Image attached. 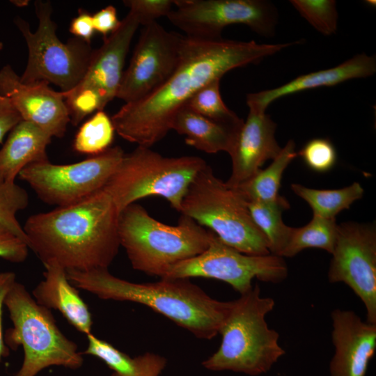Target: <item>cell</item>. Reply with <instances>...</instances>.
Listing matches in <instances>:
<instances>
[{
  "mask_svg": "<svg viewBox=\"0 0 376 376\" xmlns=\"http://www.w3.org/2000/svg\"><path fill=\"white\" fill-rule=\"evenodd\" d=\"M294 43L258 44L184 36L178 66L156 90L111 118L123 139L150 148L171 130L178 111L202 88L236 68L260 61Z\"/></svg>",
  "mask_w": 376,
  "mask_h": 376,
  "instance_id": "6da1fadb",
  "label": "cell"
},
{
  "mask_svg": "<svg viewBox=\"0 0 376 376\" xmlns=\"http://www.w3.org/2000/svg\"><path fill=\"white\" fill-rule=\"evenodd\" d=\"M119 211L103 189L75 204L31 215L22 226L44 265L66 271L108 269L120 246Z\"/></svg>",
  "mask_w": 376,
  "mask_h": 376,
  "instance_id": "7a4b0ae2",
  "label": "cell"
},
{
  "mask_svg": "<svg viewBox=\"0 0 376 376\" xmlns=\"http://www.w3.org/2000/svg\"><path fill=\"white\" fill-rule=\"evenodd\" d=\"M67 276L77 289L102 299L146 306L201 339L210 340L219 334L232 304L210 297L189 279L134 283L113 276L108 269L68 270Z\"/></svg>",
  "mask_w": 376,
  "mask_h": 376,
  "instance_id": "3957f363",
  "label": "cell"
},
{
  "mask_svg": "<svg viewBox=\"0 0 376 376\" xmlns=\"http://www.w3.org/2000/svg\"><path fill=\"white\" fill-rule=\"evenodd\" d=\"M274 306L272 298L260 296L258 285L232 301L219 331L221 335L220 346L203 361V367L251 376L267 373L285 354L279 343V334L270 329L265 320Z\"/></svg>",
  "mask_w": 376,
  "mask_h": 376,
  "instance_id": "277c9868",
  "label": "cell"
},
{
  "mask_svg": "<svg viewBox=\"0 0 376 376\" xmlns=\"http://www.w3.org/2000/svg\"><path fill=\"white\" fill-rule=\"evenodd\" d=\"M118 235L132 267L162 278L171 266L206 250L214 233L183 214L177 225L164 224L135 203L120 212Z\"/></svg>",
  "mask_w": 376,
  "mask_h": 376,
  "instance_id": "5b68a950",
  "label": "cell"
},
{
  "mask_svg": "<svg viewBox=\"0 0 376 376\" xmlns=\"http://www.w3.org/2000/svg\"><path fill=\"white\" fill-rule=\"evenodd\" d=\"M13 327L4 336L6 345L16 350L22 346L24 359L15 376H36L56 366L76 370L84 363L77 344L60 330L50 309L39 304L26 287L17 281L5 299Z\"/></svg>",
  "mask_w": 376,
  "mask_h": 376,
  "instance_id": "8992f818",
  "label": "cell"
},
{
  "mask_svg": "<svg viewBox=\"0 0 376 376\" xmlns=\"http://www.w3.org/2000/svg\"><path fill=\"white\" fill-rule=\"evenodd\" d=\"M180 212L241 253L271 254L265 235L251 217L247 201L236 188L217 178L207 164L189 186Z\"/></svg>",
  "mask_w": 376,
  "mask_h": 376,
  "instance_id": "52a82bcc",
  "label": "cell"
},
{
  "mask_svg": "<svg viewBox=\"0 0 376 376\" xmlns=\"http://www.w3.org/2000/svg\"><path fill=\"white\" fill-rule=\"evenodd\" d=\"M206 165L199 157H164L150 148L138 146L130 153H125L103 190L119 212L150 196L163 197L180 212L189 186Z\"/></svg>",
  "mask_w": 376,
  "mask_h": 376,
  "instance_id": "ba28073f",
  "label": "cell"
},
{
  "mask_svg": "<svg viewBox=\"0 0 376 376\" xmlns=\"http://www.w3.org/2000/svg\"><path fill=\"white\" fill-rule=\"evenodd\" d=\"M38 26L31 32L29 24L18 17L15 22L27 45L26 67L20 77L26 84L45 81L68 92L83 79L93 52L90 44L77 38L66 43L56 36V24L52 19L49 1L34 3Z\"/></svg>",
  "mask_w": 376,
  "mask_h": 376,
  "instance_id": "9c48e42d",
  "label": "cell"
},
{
  "mask_svg": "<svg viewBox=\"0 0 376 376\" xmlns=\"http://www.w3.org/2000/svg\"><path fill=\"white\" fill-rule=\"evenodd\" d=\"M124 155L120 146H114L72 164H56L47 159L29 165L18 177L42 202L64 207L103 189Z\"/></svg>",
  "mask_w": 376,
  "mask_h": 376,
  "instance_id": "30bf717a",
  "label": "cell"
},
{
  "mask_svg": "<svg viewBox=\"0 0 376 376\" xmlns=\"http://www.w3.org/2000/svg\"><path fill=\"white\" fill-rule=\"evenodd\" d=\"M288 276L283 258L272 254L251 256L225 244L214 233L207 249L198 256L171 266L161 279L203 277L224 281L240 295L249 292L255 278L279 283Z\"/></svg>",
  "mask_w": 376,
  "mask_h": 376,
  "instance_id": "8fae6325",
  "label": "cell"
},
{
  "mask_svg": "<svg viewBox=\"0 0 376 376\" xmlns=\"http://www.w3.org/2000/svg\"><path fill=\"white\" fill-rule=\"evenodd\" d=\"M167 18L186 36L217 40L222 38L224 29L233 24L272 36L277 13L272 3L262 0H175Z\"/></svg>",
  "mask_w": 376,
  "mask_h": 376,
  "instance_id": "7c38bea8",
  "label": "cell"
},
{
  "mask_svg": "<svg viewBox=\"0 0 376 376\" xmlns=\"http://www.w3.org/2000/svg\"><path fill=\"white\" fill-rule=\"evenodd\" d=\"M331 254L329 282L347 285L363 303L366 321L376 324L375 228L356 222L339 225Z\"/></svg>",
  "mask_w": 376,
  "mask_h": 376,
  "instance_id": "4fadbf2b",
  "label": "cell"
},
{
  "mask_svg": "<svg viewBox=\"0 0 376 376\" xmlns=\"http://www.w3.org/2000/svg\"><path fill=\"white\" fill-rule=\"evenodd\" d=\"M183 37L157 22L144 26L116 97L125 103L136 102L160 86L178 65Z\"/></svg>",
  "mask_w": 376,
  "mask_h": 376,
  "instance_id": "5bb4252c",
  "label": "cell"
},
{
  "mask_svg": "<svg viewBox=\"0 0 376 376\" xmlns=\"http://www.w3.org/2000/svg\"><path fill=\"white\" fill-rule=\"evenodd\" d=\"M38 81L26 84L10 65L0 70V95L8 98L22 120L40 127L52 137L61 138L70 122L63 92Z\"/></svg>",
  "mask_w": 376,
  "mask_h": 376,
  "instance_id": "9a60e30c",
  "label": "cell"
},
{
  "mask_svg": "<svg viewBox=\"0 0 376 376\" xmlns=\"http://www.w3.org/2000/svg\"><path fill=\"white\" fill-rule=\"evenodd\" d=\"M139 25L136 16L129 11L118 27L104 38L103 44L93 50L86 73L75 87L97 95L103 108L117 96L125 61Z\"/></svg>",
  "mask_w": 376,
  "mask_h": 376,
  "instance_id": "2e32d148",
  "label": "cell"
},
{
  "mask_svg": "<svg viewBox=\"0 0 376 376\" xmlns=\"http://www.w3.org/2000/svg\"><path fill=\"white\" fill-rule=\"evenodd\" d=\"M334 354L330 376H366L376 351V324L363 321L353 311L334 309L331 313Z\"/></svg>",
  "mask_w": 376,
  "mask_h": 376,
  "instance_id": "e0dca14e",
  "label": "cell"
},
{
  "mask_svg": "<svg viewBox=\"0 0 376 376\" xmlns=\"http://www.w3.org/2000/svg\"><path fill=\"white\" fill-rule=\"evenodd\" d=\"M276 124L265 113L249 109L229 154L232 171L226 184L231 187L249 180L267 159H274L282 148L275 139Z\"/></svg>",
  "mask_w": 376,
  "mask_h": 376,
  "instance_id": "ac0fdd59",
  "label": "cell"
},
{
  "mask_svg": "<svg viewBox=\"0 0 376 376\" xmlns=\"http://www.w3.org/2000/svg\"><path fill=\"white\" fill-rule=\"evenodd\" d=\"M375 72V57L361 53L336 67L300 75L277 88L249 93L246 104L249 109L265 112L269 104L283 96L322 86H333L352 79L368 77Z\"/></svg>",
  "mask_w": 376,
  "mask_h": 376,
  "instance_id": "d6986e66",
  "label": "cell"
},
{
  "mask_svg": "<svg viewBox=\"0 0 376 376\" xmlns=\"http://www.w3.org/2000/svg\"><path fill=\"white\" fill-rule=\"evenodd\" d=\"M44 266V279L33 289V298L41 306L58 311L79 332L91 334V313L77 288L69 281L66 269L55 263Z\"/></svg>",
  "mask_w": 376,
  "mask_h": 376,
  "instance_id": "ffe728a7",
  "label": "cell"
},
{
  "mask_svg": "<svg viewBox=\"0 0 376 376\" xmlns=\"http://www.w3.org/2000/svg\"><path fill=\"white\" fill-rule=\"evenodd\" d=\"M52 139L34 124L23 120L19 122L0 149V180L15 182L24 168L49 159L47 148Z\"/></svg>",
  "mask_w": 376,
  "mask_h": 376,
  "instance_id": "44dd1931",
  "label": "cell"
},
{
  "mask_svg": "<svg viewBox=\"0 0 376 376\" xmlns=\"http://www.w3.org/2000/svg\"><path fill=\"white\" fill-rule=\"evenodd\" d=\"M241 127L214 122L183 106L173 117L171 130L184 135L186 144L199 150L230 154Z\"/></svg>",
  "mask_w": 376,
  "mask_h": 376,
  "instance_id": "7402d4cb",
  "label": "cell"
},
{
  "mask_svg": "<svg viewBox=\"0 0 376 376\" xmlns=\"http://www.w3.org/2000/svg\"><path fill=\"white\" fill-rule=\"evenodd\" d=\"M88 346L83 354L102 360L113 372L111 376H159L166 366L165 357L146 352L130 357L111 343L88 334Z\"/></svg>",
  "mask_w": 376,
  "mask_h": 376,
  "instance_id": "603a6c76",
  "label": "cell"
},
{
  "mask_svg": "<svg viewBox=\"0 0 376 376\" xmlns=\"http://www.w3.org/2000/svg\"><path fill=\"white\" fill-rule=\"evenodd\" d=\"M247 205L253 222L268 242L270 253L281 257L293 228L282 219V212L290 207L289 203L279 196L272 201H249Z\"/></svg>",
  "mask_w": 376,
  "mask_h": 376,
  "instance_id": "cb8c5ba5",
  "label": "cell"
},
{
  "mask_svg": "<svg viewBox=\"0 0 376 376\" xmlns=\"http://www.w3.org/2000/svg\"><path fill=\"white\" fill-rule=\"evenodd\" d=\"M297 155L295 142L288 141L268 167L260 169L249 180L234 188L247 202H266L277 199L280 196L279 191L283 173Z\"/></svg>",
  "mask_w": 376,
  "mask_h": 376,
  "instance_id": "d4e9b609",
  "label": "cell"
},
{
  "mask_svg": "<svg viewBox=\"0 0 376 376\" xmlns=\"http://www.w3.org/2000/svg\"><path fill=\"white\" fill-rule=\"evenodd\" d=\"M291 189L311 207L313 215L324 218H336L338 213L349 209L363 195V189L357 182L339 189H315L299 184H292Z\"/></svg>",
  "mask_w": 376,
  "mask_h": 376,
  "instance_id": "484cf974",
  "label": "cell"
},
{
  "mask_svg": "<svg viewBox=\"0 0 376 376\" xmlns=\"http://www.w3.org/2000/svg\"><path fill=\"white\" fill-rule=\"evenodd\" d=\"M336 218L313 215L306 226L293 228L289 242L281 257H293L308 248H318L332 253L338 235Z\"/></svg>",
  "mask_w": 376,
  "mask_h": 376,
  "instance_id": "4316f807",
  "label": "cell"
},
{
  "mask_svg": "<svg viewBox=\"0 0 376 376\" xmlns=\"http://www.w3.org/2000/svg\"><path fill=\"white\" fill-rule=\"evenodd\" d=\"M116 132L111 118L98 111L79 129L73 142L75 151L95 156L108 150Z\"/></svg>",
  "mask_w": 376,
  "mask_h": 376,
  "instance_id": "83f0119b",
  "label": "cell"
},
{
  "mask_svg": "<svg viewBox=\"0 0 376 376\" xmlns=\"http://www.w3.org/2000/svg\"><path fill=\"white\" fill-rule=\"evenodd\" d=\"M219 83L220 80H215L208 84L194 95L184 106L214 122L240 127L244 120L225 104L220 94Z\"/></svg>",
  "mask_w": 376,
  "mask_h": 376,
  "instance_id": "f1b7e54d",
  "label": "cell"
},
{
  "mask_svg": "<svg viewBox=\"0 0 376 376\" xmlns=\"http://www.w3.org/2000/svg\"><path fill=\"white\" fill-rule=\"evenodd\" d=\"M28 205L29 195L24 188L15 182L0 180V224L10 229L26 244L25 233L16 216Z\"/></svg>",
  "mask_w": 376,
  "mask_h": 376,
  "instance_id": "f546056e",
  "label": "cell"
},
{
  "mask_svg": "<svg viewBox=\"0 0 376 376\" xmlns=\"http://www.w3.org/2000/svg\"><path fill=\"white\" fill-rule=\"evenodd\" d=\"M291 4L318 31L325 36L337 29L338 12L333 0H291Z\"/></svg>",
  "mask_w": 376,
  "mask_h": 376,
  "instance_id": "4dcf8cb0",
  "label": "cell"
},
{
  "mask_svg": "<svg viewBox=\"0 0 376 376\" xmlns=\"http://www.w3.org/2000/svg\"><path fill=\"white\" fill-rule=\"evenodd\" d=\"M297 155L305 164L317 172H326L333 168L336 162V152L327 139L316 138L308 141Z\"/></svg>",
  "mask_w": 376,
  "mask_h": 376,
  "instance_id": "1f68e13d",
  "label": "cell"
},
{
  "mask_svg": "<svg viewBox=\"0 0 376 376\" xmlns=\"http://www.w3.org/2000/svg\"><path fill=\"white\" fill-rule=\"evenodd\" d=\"M124 4L144 26L156 22L161 17H167L175 6L173 0H127Z\"/></svg>",
  "mask_w": 376,
  "mask_h": 376,
  "instance_id": "d6a6232c",
  "label": "cell"
},
{
  "mask_svg": "<svg viewBox=\"0 0 376 376\" xmlns=\"http://www.w3.org/2000/svg\"><path fill=\"white\" fill-rule=\"evenodd\" d=\"M27 244L6 226L0 224V258L13 263L26 260Z\"/></svg>",
  "mask_w": 376,
  "mask_h": 376,
  "instance_id": "836d02e7",
  "label": "cell"
},
{
  "mask_svg": "<svg viewBox=\"0 0 376 376\" xmlns=\"http://www.w3.org/2000/svg\"><path fill=\"white\" fill-rule=\"evenodd\" d=\"M95 31L103 35L104 38L110 35L119 26L116 9L113 6H108L93 15Z\"/></svg>",
  "mask_w": 376,
  "mask_h": 376,
  "instance_id": "e575fe53",
  "label": "cell"
},
{
  "mask_svg": "<svg viewBox=\"0 0 376 376\" xmlns=\"http://www.w3.org/2000/svg\"><path fill=\"white\" fill-rule=\"evenodd\" d=\"M69 31L77 38L90 44L95 31L93 15L86 10H79L78 15L70 22Z\"/></svg>",
  "mask_w": 376,
  "mask_h": 376,
  "instance_id": "d590c367",
  "label": "cell"
},
{
  "mask_svg": "<svg viewBox=\"0 0 376 376\" xmlns=\"http://www.w3.org/2000/svg\"><path fill=\"white\" fill-rule=\"evenodd\" d=\"M22 120L10 101L0 95V143L6 135Z\"/></svg>",
  "mask_w": 376,
  "mask_h": 376,
  "instance_id": "8d00e7d4",
  "label": "cell"
},
{
  "mask_svg": "<svg viewBox=\"0 0 376 376\" xmlns=\"http://www.w3.org/2000/svg\"><path fill=\"white\" fill-rule=\"evenodd\" d=\"M16 281V274L14 272H0V361L2 357L9 354V350L5 343L2 331V308L7 293Z\"/></svg>",
  "mask_w": 376,
  "mask_h": 376,
  "instance_id": "74e56055",
  "label": "cell"
},
{
  "mask_svg": "<svg viewBox=\"0 0 376 376\" xmlns=\"http://www.w3.org/2000/svg\"><path fill=\"white\" fill-rule=\"evenodd\" d=\"M26 2H28V1H14L13 3L17 5L18 6H21L22 3L23 6H25L26 4Z\"/></svg>",
  "mask_w": 376,
  "mask_h": 376,
  "instance_id": "f35d334b",
  "label": "cell"
},
{
  "mask_svg": "<svg viewBox=\"0 0 376 376\" xmlns=\"http://www.w3.org/2000/svg\"><path fill=\"white\" fill-rule=\"evenodd\" d=\"M368 4H370L371 6L375 5V1L371 0V1H366Z\"/></svg>",
  "mask_w": 376,
  "mask_h": 376,
  "instance_id": "ab89813d",
  "label": "cell"
},
{
  "mask_svg": "<svg viewBox=\"0 0 376 376\" xmlns=\"http://www.w3.org/2000/svg\"><path fill=\"white\" fill-rule=\"evenodd\" d=\"M3 49V43L0 42V50Z\"/></svg>",
  "mask_w": 376,
  "mask_h": 376,
  "instance_id": "60d3db41",
  "label": "cell"
}]
</instances>
